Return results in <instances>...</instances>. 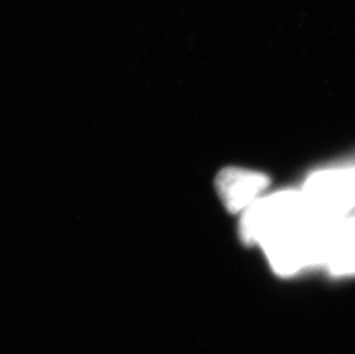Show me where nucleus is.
I'll list each match as a JSON object with an SVG mask.
<instances>
[{"instance_id": "obj_1", "label": "nucleus", "mask_w": 355, "mask_h": 354, "mask_svg": "<svg viewBox=\"0 0 355 354\" xmlns=\"http://www.w3.org/2000/svg\"><path fill=\"white\" fill-rule=\"evenodd\" d=\"M239 234L248 244L260 245L302 224L309 217L300 189L267 192L241 213Z\"/></svg>"}, {"instance_id": "obj_2", "label": "nucleus", "mask_w": 355, "mask_h": 354, "mask_svg": "<svg viewBox=\"0 0 355 354\" xmlns=\"http://www.w3.org/2000/svg\"><path fill=\"white\" fill-rule=\"evenodd\" d=\"M302 198L311 217L334 221L355 213L354 166L321 168L304 182Z\"/></svg>"}, {"instance_id": "obj_3", "label": "nucleus", "mask_w": 355, "mask_h": 354, "mask_svg": "<svg viewBox=\"0 0 355 354\" xmlns=\"http://www.w3.org/2000/svg\"><path fill=\"white\" fill-rule=\"evenodd\" d=\"M218 198L230 213L241 214L268 192L270 178L261 171L225 167L215 180Z\"/></svg>"}, {"instance_id": "obj_4", "label": "nucleus", "mask_w": 355, "mask_h": 354, "mask_svg": "<svg viewBox=\"0 0 355 354\" xmlns=\"http://www.w3.org/2000/svg\"><path fill=\"white\" fill-rule=\"evenodd\" d=\"M354 168H355V166H354Z\"/></svg>"}]
</instances>
